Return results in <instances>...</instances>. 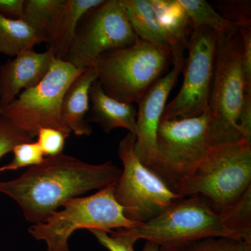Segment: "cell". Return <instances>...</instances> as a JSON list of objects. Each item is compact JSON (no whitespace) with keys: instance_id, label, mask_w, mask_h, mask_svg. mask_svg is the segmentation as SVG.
Returning <instances> with one entry per match:
<instances>
[{"instance_id":"1","label":"cell","mask_w":251,"mask_h":251,"mask_svg":"<svg viewBox=\"0 0 251 251\" xmlns=\"http://www.w3.org/2000/svg\"><path fill=\"white\" fill-rule=\"evenodd\" d=\"M122 171L111 161L89 164L61 153L46 157L17 179L0 182V192L19 204L29 222L43 224L69 200L116 184Z\"/></svg>"},{"instance_id":"2","label":"cell","mask_w":251,"mask_h":251,"mask_svg":"<svg viewBox=\"0 0 251 251\" xmlns=\"http://www.w3.org/2000/svg\"><path fill=\"white\" fill-rule=\"evenodd\" d=\"M250 188L251 142L242 138L212 147L185 175L176 193L201 198L221 212Z\"/></svg>"},{"instance_id":"3","label":"cell","mask_w":251,"mask_h":251,"mask_svg":"<svg viewBox=\"0 0 251 251\" xmlns=\"http://www.w3.org/2000/svg\"><path fill=\"white\" fill-rule=\"evenodd\" d=\"M171 59V49L138 38L133 45L99 56L94 65L105 94L124 103L138 104L163 76Z\"/></svg>"},{"instance_id":"4","label":"cell","mask_w":251,"mask_h":251,"mask_svg":"<svg viewBox=\"0 0 251 251\" xmlns=\"http://www.w3.org/2000/svg\"><path fill=\"white\" fill-rule=\"evenodd\" d=\"M115 184L92 196L67 201L63 210L54 212L45 223L31 226V236L44 241L47 251H71L69 239L77 229H100L110 233L113 229L139 227L142 224L127 219L115 199Z\"/></svg>"},{"instance_id":"5","label":"cell","mask_w":251,"mask_h":251,"mask_svg":"<svg viewBox=\"0 0 251 251\" xmlns=\"http://www.w3.org/2000/svg\"><path fill=\"white\" fill-rule=\"evenodd\" d=\"M216 145L209 110L197 116L161 119L156 134L158 161L152 172L176 193L185 175Z\"/></svg>"},{"instance_id":"6","label":"cell","mask_w":251,"mask_h":251,"mask_svg":"<svg viewBox=\"0 0 251 251\" xmlns=\"http://www.w3.org/2000/svg\"><path fill=\"white\" fill-rule=\"evenodd\" d=\"M123 229L137 240L156 243L163 249L206 237L242 239L229 228L221 212L197 196L180 198L155 219Z\"/></svg>"},{"instance_id":"7","label":"cell","mask_w":251,"mask_h":251,"mask_svg":"<svg viewBox=\"0 0 251 251\" xmlns=\"http://www.w3.org/2000/svg\"><path fill=\"white\" fill-rule=\"evenodd\" d=\"M241 57L242 41L238 29L218 36L209 103L217 145L242 138L238 126L245 95Z\"/></svg>"},{"instance_id":"8","label":"cell","mask_w":251,"mask_h":251,"mask_svg":"<svg viewBox=\"0 0 251 251\" xmlns=\"http://www.w3.org/2000/svg\"><path fill=\"white\" fill-rule=\"evenodd\" d=\"M71 63L54 59L49 72L37 85L23 91L6 106L0 108V116L34 138L42 128H55L70 135L63 121L61 107L68 87L82 72Z\"/></svg>"},{"instance_id":"9","label":"cell","mask_w":251,"mask_h":251,"mask_svg":"<svg viewBox=\"0 0 251 251\" xmlns=\"http://www.w3.org/2000/svg\"><path fill=\"white\" fill-rule=\"evenodd\" d=\"M135 136L128 133L120 141L118 155L123 164L115 186V197L127 219L145 224L183 198L168 187L135 156Z\"/></svg>"},{"instance_id":"10","label":"cell","mask_w":251,"mask_h":251,"mask_svg":"<svg viewBox=\"0 0 251 251\" xmlns=\"http://www.w3.org/2000/svg\"><path fill=\"white\" fill-rule=\"evenodd\" d=\"M137 40L121 0H103L81 18L64 61L84 71L101 54L128 47Z\"/></svg>"},{"instance_id":"11","label":"cell","mask_w":251,"mask_h":251,"mask_svg":"<svg viewBox=\"0 0 251 251\" xmlns=\"http://www.w3.org/2000/svg\"><path fill=\"white\" fill-rule=\"evenodd\" d=\"M217 38V34L210 28L193 29L183 69L182 85L175 99L167 104L161 119L197 116L209 110Z\"/></svg>"},{"instance_id":"12","label":"cell","mask_w":251,"mask_h":251,"mask_svg":"<svg viewBox=\"0 0 251 251\" xmlns=\"http://www.w3.org/2000/svg\"><path fill=\"white\" fill-rule=\"evenodd\" d=\"M173 69L163 75L144 94L137 109L134 152L140 162L153 171L158 161L156 134L170 94L184 69V51L173 52Z\"/></svg>"},{"instance_id":"13","label":"cell","mask_w":251,"mask_h":251,"mask_svg":"<svg viewBox=\"0 0 251 251\" xmlns=\"http://www.w3.org/2000/svg\"><path fill=\"white\" fill-rule=\"evenodd\" d=\"M54 59L49 49L44 52L29 50L0 66V108L9 105L23 91L37 85Z\"/></svg>"},{"instance_id":"14","label":"cell","mask_w":251,"mask_h":251,"mask_svg":"<svg viewBox=\"0 0 251 251\" xmlns=\"http://www.w3.org/2000/svg\"><path fill=\"white\" fill-rule=\"evenodd\" d=\"M88 122H95L105 133L117 128H123L128 133L136 135L137 109L134 104L124 103L109 97L105 93L98 80L90 90Z\"/></svg>"},{"instance_id":"15","label":"cell","mask_w":251,"mask_h":251,"mask_svg":"<svg viewBox=\"0 0 251 251\" xmlns=\"http://www.w3.org/2000/svg\"><path fill=\"white\" fill-rule=\"evenodd\" d=\"M96 80L97 72L93 64L74 79L63 97L61 107L63 121L77 136H90L92 133L85 117L90 108V87Z\"/></svg>"},{"instance_id":"16","label":"cell","mask_w":251,"mask_h":251,"mask_svg":"<svg viewBox=\"0 0 251 251\" xmlns=\"http://www.w3.org/2000/svg\"><path fill=\"white\" fill-rule=\"evenodd\" d=\"M103 1V0H66L64 11L46 43L56 59H65L81 18L87 11Z\"/></svg>"},{"instance_id":"17","label":"cell","mask_w":251,"mask_h":251,"mask_svg":"<svg viewBox=\"0 0 251 251\" xmlns=\"http://www.w3.org/2000/svg\"><path fill=\"white\" fill-rule=\"evenodd\" d=\"M157 19L166 33L171 52L187 49L192 23L178 0H150Z\"/></svg>"},{"instance_id":"18","label":"cell","mask_w":251,"mask_h":251,"mask_svg":"<svg viewBox=\"0 0 251 251\" xmlns=\"http://www.w3.org/2000/svg\"><path fill=\"white\" fill-rule=\"evenodd\" d=\"M121 3L138 39L171 49L169 39L150 0H121Z\"/></svg>"},{"instance_id":"19","label":"cell","mask_w":251,"mask_h":251,"mask_svg":"<svg viewBox=\"0 0 251 251\" xmlns=\"http://www.w3.org/2000/svg\"><path fill=\"white\" fill-rule=\"evenodd\" d=\"M42 43L46 44L44 32L24 20L0 16V54L16 57Z\"/></svg>"},{"instance_id":"20","label":"cell","mask_w":251,"mask_h":251,"mask_svg":"<svg viewBox=\"0 0 251 251\" xmlns=\"http://www.w3.org/2000/svg\"><path fill=\"white\" fill-rule=\"evenodd\" d=\"M65 4L66 0H25L23 20L43 31L47 43Z\"/></svg>"},{"instance_id":"21","label":"cell","mask_w":251,"mask_h":251,"mask_svg":"<svg viewBox=\"0 0 251 251\" xmlns=\"http://www.w3.org/2000/svg\"><path fill=\"white\" fill-rule=\"evenodd\" d=\"M192 23L193 29L205 27L215 31L217 35L237 30L229 21L223 17L210 3L205 0H178Z\"/></svg>"},{"instance_id":"22","label":"cell","mask_w":251,"mask_h":251,"mask_svg":"<svg viewBox=\"0 0 251 251\" xmlns=\"http://www.w3.org/2000/svg\"><path fill=\"white\" fill-rule=\"evenodd\" d=\"M221 213L229 228L251 244V188L237 202Z\"/></svg>"},{"instance_id":"23","label":"cell","mask_w":251,"mask_h":251,"mask_svg":"<svg viewBox=\"0 0 251 251\" xmlns=\"http://www.w3.org/2000/svg\"><path fill=\"white\" fill-rule=\"evenodd\" d=\"M161 249V248H160ZM161 251H251V243L229 237H206Z\"/></svg>"},{"instance_id":"24","label":"cell","mask_w":251,"mask_h":251,"mask_svg":"<svg viewBox=\"0 0 251 251\" xmlns=\"http://www.w3.org/2000/svg\"><path fill=\"white\" fill-rule=\"evenodd\" d=\"M218 12L232 25L239 28L251 29V1L226 0L216 1Z\"/></svg>"},{"instance_id":"25","label":"cell","mask_w":251,"mask_h":251,"mask_svg":"<svg viewBox=\"0 0 251 251\" xmlns=\"http://www.w3.org/2000/svg\"><path fill=\"white\" fill-rule=\"evenodd\" d=\"M14 157L9 164L0 168V172L16 171L24 167H32L44 161V154L36 142L25 143L16 145L14 148Z\"/></svg>"},{"instance_id":"26","label":"cell","mask_w":251,"mask_h":251,"mask_svg":"<svg viewBox=\"0 0 251 251\" xmlns=\"http://www.w3.org/2000/svg\"><path fill=\"white\" fill-rule=\"evenodd\" d=\"M33 141L32 138L11 120L0 116V158L13 151L16 145Z\"/></svg>"},{"instance_id":"27","label":"cell","mask_w":251,"mask_h":251,"mask_svg":"<svg viewBox=\"0 0 251 251\" xmlns=\"http://www.w3.org/2000/svg\"><path fill=\"white\" fill-rule=\"evenodd\" d=\"M97 240L109 251H135V238L127 234L123 229H117L108 233L100 229H90Z\"/></svg>"},{"instance_id":"28","label":"cell","mask_w":251,"mask_h":251,"mask_svg":"<svg viewBox=\"0 0 251 251\" xmlns=\"http://www.w3.org/2000/svg\"><path fill=\"white\" fill-rule=\"evenodd\" d=\"M37 141L44 156H55L62 153L69 135L52 128H42L38 131Z\"/></svg>"},{"instance_id":"29","label":"cell","mask_w":251,"mask_h":251,"mask_svg":"<svg viewBox=\"0 0 251 251\" xmlns=\"http://www.w3.org/2000/svg\"><path fill=\"white\" fill-rule=\"evenodd\" d=\"M242 41V68L245 93H251V29H238Z\"/></svg>"},{"instance_id":"30","label":"cell","mask_w":251,"mask_h":251,"mask_svg":"<svg viewBox=\"0 0 251 251\" xmlns=\"http://www.w3.org/2000/svg\"><path fill=\"white\" fill-rule=\"evenodd\" d=\"M242 138L251 142V93H245L238 120Z\"/></svg>"},{"instance_id":"31","label":"cell","mask_w":251,"mask_h":251,"mask_svg":"<svg viewBox=\"0 0 251 251\" xmlns=\"http://www.w3.org/2000/svg\"><path fill=\"white\" fill-rule=\"evenodd\" d=\"M25 0H0V16L12 20L24 19Z\"/></svg>"},{"instance_id":"32","label":"cell","mask_w":251,"mask_h":251,"mask_svg":"<svg viewBox=\"0 0 251 251\" xmlns=\"http://www.w3.org/2000/svg\"><path fill=\"white\" fill-rule=\"evenodd\" d=\"M142 251H161L159 245L150 241H146Z\"/></svg>"}]
</instances>
